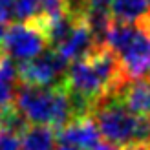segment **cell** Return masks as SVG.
<instances>
[{
	"label": "cell",
	"instance_id": "1",
	"mask_svg": "<svg viewBox=\"0 0 150 150\" xmlns=\"http://www.w3.org/2000/svg\"><path fill=\"white\" fill-rule=\"evenodd\" d=\"M15 104L28 123L48 125L55 130L64 128L73 121L68 92L64 84L57 86H29L18 84Z\"/></svg>",
	"mask_w": 150,
	"mask_h": 150
},
{
	"label": "cell",
	"instance_id": "2",
	"mask_svg": "<svg viewBox=\"0 0 150 150\" xmlns=\"http://www.w3.org/2000/svg\"><path fill=\"white\" fill-rule=\"evenodd\" d=\"M92 117L104 141L115 146L150 143V117L134 115L115 95H108L97 103Z\"/></svg>",
	"mask_w": 150,
	"mask_h": 150
},
{
	"label": "cell",
	"instance_id": "3",
	"mask_svg": "<svg viewBox=\"0 0 150 150\" xmlns=\"http://www.w3.org/2000/svg\"><path fill=\"white\" fill-rule=\"evenodd\" d=\"M104 46L117 55L128 79L150 73V17L137 24L112 22Z\"/></svg>",
	"mask_w": 150,
	"mask_h": 150
},
{
	"label": "cell",
	"instance_id": "4",
	"mask_svg": "<svg viewBox=\"0 0 150 150\" xmlns=\"http://www.w3.org/2000/svg\"><path fill=\"white\" fill-rule=\"evenodd\" d=\"M68 66L70 62L51 48L31 61L18 62V81L29 86H57L64 82Z\"/></svg>",
	"mask_w": 150,
	"mask_h": 150
},
{
	"label": "cell",
	"instance_id": "5",
	"mask_svg": "<svg viewBox=\"0 0 150 150\" xmlns=\"http://www.w3.org/2000/svg\"><path fill=\"white\" fill-rule=\"evenodd\" d=\"M50 46L46 33L37 22H17L11 24L4 37V55L13 61L26 62L39 57Z\"/></svg>",
	"mask_w": 150,
	"mask_h": 150
},
{
	"label": "cell",
	"instance_id": "6",
	"mask_svg": "<svg viewBox=\"0 0 150 150\" xmlns=\"http://www.w3.org/2000/svg\"><path fill=\"white\" fill-rule=\"evenodd\" d=\"M97 46H104V44H99V40L95 39V35L92 31V28L86 24V20H77L73 31L55 50L68 62H75V61H81V59L88 57Z\"/></svg>",
	"mask_w": 150,
	"mask_h": 150
},
{
	"label": "cell",
	"instance_id": "7",
	"mask_svg": "<svg viewBox=\"0 0 150 150\" xmlns=\"http://www.w3.org/2000/svg\"><path fill=\"white\" fill-rule=\"evenodd\" d=\"M101 132L97 128V123L92 115L73 119L64 128L57 130V139L59 143L64 145H75L86 150H93L101 143Z\"/></svg>",
	"mask_w": 150,
	"mask_h": 150
},
{
	"label": "cell",
	"instance_id": "8",
	"mask_svg": "<svg viewBox=\"0 0 150 150\" xmlns=\"http://www.w3.org/2000/svg\"><path fill=\"white\" fill-rule=\"evenodd\" d=\"M115 97L134 115L150 117V79H128Z\"/></svg>",
	"mask_w": 150,
	"mask_h": 150
},
{
	"label": "cell",
	"instance_id": "9",
	"mask_svg": "<svg viewBox=\"0 0 150 150\" xmlns=\"http://www.w3.org/2000/svg\"><path fill=\"white\" fill-rule=\"evenodd\" d=\"M57 130L48 125L28 123L20 132L22 150H57Z\"/></svg>",
	"mask_w": 150,
	"mask_h": 150
},
{
	"label": "cell",
	"instance_id": "10",
	"mask_svg": "<svg viewBox=\"0 0 150 150\" xmlns=\"http://www.w3.org/2000/svg\"><path fill=\"white\" fill-rule=\"evenodd\" d=\"M110 17L121 24H137L150 17L148 0H114L110 7Z\"/></svg>",
	"mask_w": 150,
	"mask_h": 150
},
{
	"label": "cell",
	"instance_id": "11",
	"mask_svg": "<svg viewBox=\"0 0 150 150\" xmlns=\"http://www.w3.org/2000/svg\"><path fill=\"white\" fill-rule=\"evenodd\" d=\"M18 84V64H15L11 57L4 55L0 59V110L15 104Z\"/></svg>",
	"mask_w": 150,
	"mask_h": 150
},
{
	"label": "cell",
	"instance_id": "12",
	"mask_svg": "<svg viewBox=\"0 0 150 150\" xmlns=\"http://www.w3.org/2000/svg\"><path fill=\"white\" fill-rule=\"evenodd\" d=\"M42 0H17L15 6V17L18 22H33L40 17Z\"/></svg>",
	"mask_w": 150,
	"mask_h": 150
},
{
	"label": "cell",
	"instance_id": "13",
	"mask_svg": "<svg viewBox=\"0 0 150 150\" xmlns=\"http://www.w3.org/2000/svg\"><path fill=\"white\" fill-rule=\"evenodd\" d=\"M64 13H66V0H42L39 18H55Z\"/></svg>",
	"mask_w": 150,
	"mask_h": 150
},
{
	"label": "cell",
	"instance_id": "14",
	"mask_svg": "<svg viewBox=\"0 0 150 150\" xmlns=\"http://www.w3.org/2000/svg\"><path fill=\"white\" fill-rule=\"evenodd\" d=\"M0 150H22L20 134L0 128Z\"/></svg>",
	"mask_w": 150,
	"mask_h": 150
},
{
	"label": "cell",
	"instance_id": "15",
	"mask_svg": "<svg viewBox=\"0 0 150 150\" xmlns=\"http://www.w3.org/2000/svg\"><path fill=\"white\" fill-rule=\"evenodd\" d=\"M15 6L17 0H0V22H9L15 18Z\"/></svg>",
	"mask_w": 150,
	"mask_h": 150
},
{
	"label": "cell",
	"instance_id": "16",
	"mask_svg": "<svg viewBox=\"0 0 150 150\" xmlns=\"http://www.w3.org/2000/svg\"><path fill=\"white\" fill-rule=\"evenodd\" d=\"M114 0H88V13H103L110 15V7ZM86 13V15H88Z\"/></svg>",
	"mask_w": 150,
	"mask_h": 150
},
{
	"label": "cell",
	"instance_id": "17",
	"mask_svg": "<svg viewBox=\"0 0 150 150\" xmlns=\"http://www.w3.org/2000/svg\"><path fill=\"white\" fill-rule=\"evenodd\" d=\"M93 150H123V148H121V146L112 145V143H108V141H101V143L97 145Z\"/></svg>",
	"mask_w": 150,
	"mask_h": 150
},
{
	"label": "cell",
	"instance_id": "18",
	"mask_svg": "<svg viewBox=\"0 0 150 150\" xmlns=\"http://www.w3.org/2000/svg\"><path fill=\"white\" fill-rule=\"evenodd\" d=\"M6 31H7V28L4 22H0V59L4 57V37H6Z\"/></svg>",
	"mask_w": 150,
	"mask_h": 150
},
{
	"label": "cell",
	"instance_id": "19",
	"mask_svg": "<svg viewBox=\"0 0 150 150\" xmlns=\"http://www.w3.org/2000/svg\"><path fill=\"white\" fill-rule=\"evenodd\" d=\"M123 150H150V143H132Z\"/></svg>",
	"mask_w": 150,
	"mask_h": 150
},
{
	"label": "cell",
	"instance_id": "20",
	"mask_svg": "<svg viewBox=\"0 0 150 150\" xmlns=\"http://www.w3.org/2000/svg\"><path fill=\"white\" fill-rule=\"evenodd\" d=\"M57 150H86V148H81V146H75V145H64L61 143L57 146Z\"/></svg>",
	"mask_w": 150,
	"mask_h": 150
},
{
	"label": "cell",
	"instance_id": "21",
	"mask_svg": "<svg viewBox=\"0 0 150 150\" xmlns=\"http://www.w3.org/2000/svg\"><path fill=\"white\" fill-rule=\"evenodd\" d=\"M148 2H150V0H148Z\"/></svg>",
	"mask_w": 150,
	"mask_h": 150
}]
</instances>
